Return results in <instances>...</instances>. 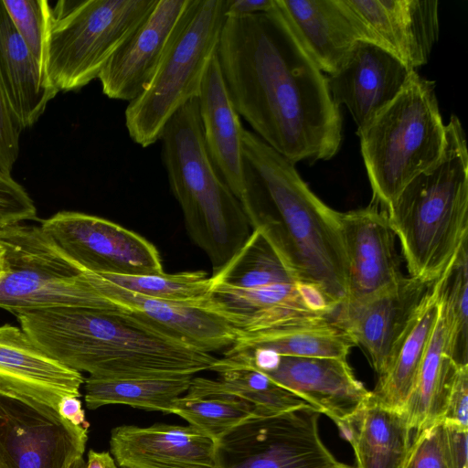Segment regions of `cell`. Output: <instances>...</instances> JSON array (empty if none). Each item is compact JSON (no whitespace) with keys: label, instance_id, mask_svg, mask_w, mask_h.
<instances>
[{"label":"cell","instance_id":"6da1fadb","mask_svg":"<svg viewBox=\"0 0 468 468\" xmlns=\"http://www.w3.org/2000/svg\"><path fill=\"white\" fill-rule=\"evenodd\" d=\"M217 55L238 113L267 144L294 165L337 154L340 107L273 5L226 17Z\"/></svg>","mask_w":468,"mask_h":468},{"label":"cell","instance_id":"7a4b0ae2","mask_svg":"<svg viewBox=\"0 0 468 468\" xmlns=\"http://www.w3.org/2000/svg\"><path fill=\"white\" fill-rule=\"evenodd\" d=\"M242 176L239 202L251 229L267 236L299 283L315 286L336 308L347 277L339 212L309 188L294 164L245 128Z\"/></svg>","mask_w":468,"mask_h":468},{"label":"cell","instance_id":"3957f363","mask_svg":"<svg viewBox=\"0 0 468 468\" xmlns=\"http://www.w3.org/2000/svg\"><path fill=\"white\" fill-rule=\"evenodd\" d=\"M16 315L48 356L91 377H193L218 359L125 310L57 307Z\"/></svg>","mask_w":468,"mask_h":468},{"label":"cell","instance_id":"277c9868","mask_svg":"<svg viewBox=\"0 0 468 468\" xmlns=\"http://www.w3.org/2000/svg\"><path fill=\"white\" fill-rule=\"evenodd\" d=\"M439 160L414 177L387 209L410 277L434 282L467 245L468 151L455 114Z\"/></svg>","mask_w":468,"mask_h":468},{"label":"cell","instance_id":"5b68a950","mask_svg":"<svg viewBox=\"0 0 468 468\" xmlns=\"http://www.w3.org/2000/svg\"><path fill=\"white\" fill-rule=\"evenodd\" d=\"M160 140L170 190L191 239L208 257L214 274L244 244L251 227L240 202L209 158L197 98L169 120Z\"/></svg>","mask_w":468,"mask_h":468},{"label":"cell","instance_id":"8992f818","mask_svg":"<svg viewBox=\"0 0 468 468\" xmlns=\"http://www.w3.org/2000/svg\"><path fill=\"white\" fill-rule=\"evenodd\" d=\"M375 203L386 210L446 143L435 82L411 70L399 93L356 131Z\"/></svg>","mask_w":468,"mask_h":468},{"label":"cell","instance_id":"52a82bcc","mask_svg":"<svg viewBox=\"0 0 468 468\" xmlns=\"http://www.w3.org/2000/svg\"><path fill=\"white\" fill-rule=\"evenodd\" d=\"M225 20V0H191L179 32L151 80L125 109V127L135 144L145 148L159 141L169 120L197 98Z\"/></svg>","mask_w":468,"mask_h":468},{"label":"cell","instance_id":"ba28073f","mask_svg":"<svg viewBox=\"0 0 468 468\" xmlns=\"http://www.w3.org/2000/svg\"><path fill=\"white\" fill-rule=\"evenodd\" d=\"M157 0H59L51 6L46 71L58 91L77 90L101 72Z\"/></svg>","mask_w":468,"mask_h":468},{"label":"cell","instance_id":"9c48e42d","mask_svg":"<svg viewBox=\"0 0 468 468\" xmlns=\"http://www.w3.org/2000/svg\"><path fill=\"white\" fill-rule=\"evenodd\" d=\"M0 308L15 314L57 307L122 310L96 291L91 272L41 227L16 224L0 229Z\"/></svg>","mask_w":468,"mask_h":468},{"label":"cell","instance_id":"30bf717a","mask_svg":"<svg viewBox=\"0 0 468 468\" xmlns=\"http://www.w3.org/2000/svg\"><path fill=\"white\" fill-rule=\"evenodd\" d=\"M312 407L254 417L218 441V468H343L324 444Z\"/></svg>","mask_w":468,"mask_h":468},{"label":"cell","instance_id":"8fae6325","mask_svg":"<svg viewBox=\"0 0 468 468\" xmlns=\"http://www.w3.org/2000/svg\"><path fill=\"white\" fill-rule=\"evenodd\" d=\"M87 441L58 410L0 394V468H85Z\"/></svg>","mask_w":468,"mask_h":468},{"label":"cell","instance_id":"7c38bea8","mask_svg":"<svg viewBox=\"0 0 468 468\" xmlns=\"http://www.w3.org/2000/svg\"><path fill=\"white\" fill-rule=\"evenodd\" d=\"M76 263L96 274L164 273L157 249L134 231L111 220L76 211H60L40 226Z\"/></svg>","mask_w":468,"mask_h":468},{"label":"cell","instance_id":"4fadbf2b","mask_svg":"<svg viewBox=\"0 0 468 468\" xmlns=\"http://www.w3.org/2000/svg\"><path fill=\"white\" fill-rule=\"evenodd\" d=\"M339 221L347 262L346 297L343 302L367 299L403 279L386 210L370 203L363 208L339 212Z\"/></svg>","mask_w":468,"mask_h":468},{"label":"cell","instance_id":"5bb4252c","mask_svg":"<svg viewBox=\"0 0 468 468\" xmlns=\"http://www.w3.org/2000/svg\"><path fill=\"white\" fill-rule=\"evenodd\" d=\"M90 282L118 307L167 330L191 346L211 353L231 346L240 331L210 295L200 301H165L144 297L116 286L99 274Z\"/></svg>","mask_w":468,"mask_h":468},{"label":"cell","instance_id":"9a60e30c","mask_svg":"<svg viewBox=\"0 0 468 468\" xmlns=\"http://www.w3.org/2000/svg\"><path fill=\"white\" fill-rule=\"evenodd\" d=\"M191 0H157L99 76L104 95L134 100L147 86L186 17Z\"/></svg>","mask_w":468,"mask_h":468},{"label":"cell","instance_id":"2e32d148","mask_svg":"<svg viewBox=\"0 0 468 468\" xmlns=\"http://www.w3.org/2000/svg\"><path fill=\"white\" fill-rule=\"evenodd\" d=\"M431 285V284H430ZM411 277L359 302H343L332 314L334 322L367 352L380 376L390 354L428 287Z\"/></svg>","mask_w":468,"mask_h":468},{"label":"cell","instance_id":"e0dca14e","mask_svg":"<svg viewBox=\"0 0 468 468\" xmlns=\"http://www.w3.org/2000/svg\"><path fill=\"white\" fill-rule=\"evenodd\" d=\"M372 42L416 70L439 38L437 0H344Z\"/></svg>","mask_w":468,"mask_h":468},{"label":"cell","instance_id":"ac0fdd59","mask_svg":"<svg viewBox=\"0 0 468 468\" xmlns=\"http://www.w3.org/2000/svg\"><path fill=\"white\" fill-rule=\"evenodd\" d=\"M411 70L387 49L359 40L340 69L326 78L327 86L336 105L347 108L358 131L395 99Z\"/></svg>","mask_w":468,"mask_h":468},{"label":"cell","instance_id":"d6986e66","mask_svg":"<svg viewBox=\"0 0 468 468\" xmlns=\"http://www.w3.org/2000/svg\"><path fill=\"white\" fill-rule=\"evenodd\" d=\"M263 374L328 416L338 429L371 397L346 358L279 355L274 367Z\"/></svg>","mask_w":468,"mask_h":468},{"label":"cell","instance_id":"ffe728a7","mask_svg":"<svg viewBox=\"0 0 468 468\" xmlns=\"http://www.w3.org/2000/svg\"><path fill=\"white\" fill-rule=\"evenodd\" d=\"M110 450L122 468H218V441L187 425H122Z\"/></svg>","mask_w":468,"mask_h":468},{"label":"cell","instance_id":"44dd1931","mask_svg":"<svg viewBox=\"0 0 468 468\" xmlns=\"http://www.w3.org/2000/svg\"><path fill=\"white\" fill-rule=\"evenodd\" d=\"M273 7L313 62L329 75L357 41L372 42L344 0H274Z\"/></svg>","mask_w":468,"mask_h":468},{"label":"cell","instance_id":"7402d4cb","mask_svg":"<svg viewBox=\"0 0 468 468\" xmlns=\"http://www.w3.org/2000/svg\"><path fill=\"white\" fill-rule=\"evenodd\" d=\"M81 372L48 356L21 328L0 325V386L9 395L58 410L65 396L80 397Z\"/></svg>","mask_w":468,"mask_h":468},{"label":"cell","instance_id":"603a6c76","mask_svg":"<svg viewBox=\"0 0 468 468\" xmlns=\"http://www.w3.org/2000/svg\"><path fill=\"white\" fill-rule=\"evenodd\" d=\"M197 101L209 158L220 177L240 201L243 195L244 127L228 90L217 53L206 69Z\"/></svg>","mask_w":468,"mask_h":468},{"label":"cell","instance_id":"cb8c5ba5","mask_svg":"<svg viewBox=\"0 0 468 468\" xmlns=\"http://www.w3.org/2000/svg\"><path fill=\"white\" fill-rule=\"evenodd\" d=\"M0 77L10 111L24 130L32 126L58 90L16 30L0 0Z\"/></svg>","mask_w":468,"mask_h":468},{"label":"cell","instance_id":"d4e9b609","mask_svg":"<svg viewBox=\"0 0 468 468\" xmlns=\"http://www.w3.org/2000/svg\"><path fill=\"white\" fill-rule=\"evenodd\" d=\"M441 289V275L428 287L378 376L371 394L383 406L404 410L439 315Z\"/></svg>","mask_w":468,"mask_h":468},{"label":"cell","instance_id":"484cf974","mask_svg":"<svg viewBox=\"0 0 468 468\" xmlns=\"http://www.w3.org/2000/svg\"><path fill=\"white\" fill-rule=\"evenodd\" d=\"M339 431L353 447L356 468H405L413 432L404 410L383 406L371 394Z\"/></svg>","mask_w":468,"mask_h":468},{"label":"cell","instance_id":"4316f807","mask_svg":"<svg viewBox=\"0 0 468 468\" xmlns=\"http://www.w3.org/2000/svg\"><path fill=\"white\" fill-rule=\"evenodd\" d=\"M355 346L331 315H325L258 332H241L225 355L267 349L280 356L346 358Z\"/></svg>","mask_w":468,"mask_h":468},{"label":"cell","instance_id":"83f0119b","mask_svg":"<svg viewBox=\"0 0 468 468\" xmlns=\"http://www.w3.org/2000/svg\"><path fill=\"white\" fill-rule=\"evenodd\" d=\"M457 363L447 351L440 303L415 386L404 408L414 436L441 422Z\"/></svg>","mask_w":468,"mask_h":468},{"label":"cell","instance_id":"f1b7e54d","mask_svg":"<svg viewBox=\"0 0 468 468\" xmlns=\"http://www.w3.org/2000/svg\"><path fill=\"white\" fill-rule=\"evenodd\" d=\"M210 370L218 372L219 378H192L186 393L233 396L250 403L262 415L282 413L310 405L265 374L226 357L218 358Z\"/></svg>","mask_w":468,"mask_h":468},{"label":"cell","instance_id":"f546056e","mask_svg":"<svg viewBox=\"0 0 468 468\" xmlns=\"http://www.w3.org/2000/svg\"><path fill=\"white\" fill-rule=\"evenodd\" d=\"M192 378H106L89 376L84 380L85 402L89 410L119 404L168 414L174 401L188 390Z\"/></svg>","mask_w":468,"mask_h":468},{"label":"cell","instance_id":"4dcf8cb0","mask_svg":"<svg viewBox=\"0 0 468 468\" xmlns=\"http://www.w3.org/2000/svg\"><path fill=\"white\" fill-rule=\"evenodd\" d=\"M212 284L253 288L298 282L267 236L258 228L231 259L211 276Z\"/></svg>","mask_w":468,"mask_h":468},{"label":"cell","instance_id":"1f68e13d","mask_svg":"<svg viewBox=\"0 0 468 468\" xmlns=\"http://www.w3.org/2000/svg\"><path fill=\"white\" fill-rule=\"evenodd\" d=\"M170 413L178 415L217 441L245 421L265 416L250 403L225 394L186 393L174 401Z\"/></svg>","mask_w":468,"mask_h":468},{"label":"cell","instance_id":"d6a6232c","mask_svg":"<svg viewBox=\"0 0 468 468\" xmlns=\"http://www.w3.org/2000/svg\"><path fill=\"white\" fill-rule=\"evenodd\" d=\"M441 314L449 355L458 363H467V245L441 274Z\"/></svg>","mask_w":468,"mask_h":468},{"label":"cell","instance_id":"836d02e7","mask_svg":"<svg viewBox=\"0 0 468 468\" xmlns=\"http://www.w3.org/2000/svg\"><path fill=\"white\" fill-rule=\"evenodd\" d=\"M99 275L132 292L165 301L204 300L212 289V279L203 271L133 276Z\"/></svg>","mask_w":468,"mask_h":468},{"label":"cell","instance_id":"e575fe53","mask_svg":"<svg viewBox=\"0 0 468 468\" xmlns=\"http://www.w3.org/2000/svg\"><path fill=\"white\" fill-rule=\"evenodd\" d=\"M3 4L16 30L47 75L49 3L47 0H3Z\"/></svg>","mask_w":468,"mask_h":468},{"label":"cell","instance_id":"d590c367","mask_svg":"<svg viewBox=\"0 0 468 468\" xmlns=\"http://www.w3.org/2000/svg\"><path fill=\"white\" fill-rule=\"evenodd\" d=\"M37 218V207L27 192L0 167V229Z\"/></svg>","mask_w":468,"mask_h":468},{"label":"cell","instance_id":"8d00e7d4","mask_svg":"<svg viewBox=\"0 0 468 468\" xmlns=\"http://www.w3.org/2000/svg\"><path fill=\"white\" fill-rule=\"evenodd\" d=\"M405 468H447L441 444V422L414 436Z\"/></svg>","mask_w":468,"mask_h":468},{"label":"cell","instance_id":"74e56055","mask_svg":"<svg viewBox=\"0 0 468 468\" xmlns=\"http://www.w3.org/2000/svg\"><path fill=\"white\" fill-rule=\"evenodd\" d=\"M22 131L10 111L0 77V167L8 173L18 157Z\"/></svg>","mask_w":468,"mask_h":468},{"label":"cell","instance_id":"f35d334b","mask_svg":"<svg viewBox=\"0 0 468 468\" xmlns=\"http://www.w3.org/2000/svg\"><path fill=\"white\" fill-rule=\"evenodd\" d=\"M441 421L468 429L467 363H457L456 365Z\"/></svg>","mask_w":468,"mask_h":468},{"label":"cell","instance_id":"ab89813d","mask_svg":"<svg viewBox=\"0 0 468 468\" xmlns=\"http://www.w3.org/2000/svg\"><path fill=\"white\" fill-rule=\"evenodd\" d=\"M441 444L447 468H468V429L441 421Z\"/></svg>","mask_w":468,"mask_h":468},{"label":"cell","instance_id":"60d3db41","mask_svg":"<svg viewBox=\"0 0 468 468\" xmlns=\"http://www.w3.org/2000/svg\"><path fill=\"white\" fill-rule=\"evenodd\" d=\"M272 5L273 0H225V15L228 17L265 13Z\"/></svg>","mask_w":468,"mask_h":468},{"label":"cell","instance_id":"b9f144b4","mask_svg":"<svg viewBox=\"0 0 468 468\" xmlns=\"http://www.w3.org/2000/svg\"><path fill=\"white\" fill-rule=\"evenodd\" d=\"M58 414L74 425L89 428L81 401L78 397L65 396L58 404Z\"/></svg>","mask_w":468,"mask_h":468},{"label":"cell","instance_id":"7bdbcfd3","mask_svg":"<svg viewBox=\"0 0 468 468\" xmlns=\"http://www.w3.org/2000/svg\"><path fill=\"white\" fill-rule=\"evenodd\" d=\"M85 468H117V464L110 452L90 450Z\"/></svg>","mask_w":468,"mask_h":468},{"label":"cell","instance_id":"ee69618b","mask_svg":"<svg viewBox=\"0 0 468 468\" xmlns=\"http://www.w3.org/2000/svg\"><path fill=\"white\" fill-rule=\"evenodd\" d=\"M3 263H4V249L3 247L0 245V271H2L3 269Z\"/></svg>","mask_w":468,"mask_h":468},{"label":"cell","instance_id":"f6af8a7d","mask_svg":"<svg viewBox=\"0 0 468 468\" xmlns=\"http://www.w3.org/2000/svg\"><path fill=\"white\" fill-rule=\"evenodd\" d=\"M343 468H353V467H350V466L346 464Z\"/></svg>","mask_w":468,"mask_h":468}]
</instances>
